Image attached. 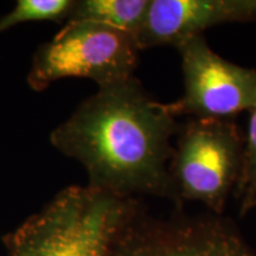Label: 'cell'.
I'll return each mask as SVG.
<instances>
[{
  "label": "cell",
  "instance_id": "6",
  "mask_svg": "<svg viewBox=\"0 0 256 256\" xmlns=\"http://www.w3.org/2000/svg\"><path fill=\"white\" fill-rule=\"evenodd\" d=\"M108 256H256L232 226L216 218L145 220L140 211Z\"/></svg>",
  "mask_w": 256,
  "mask_h": 256
},
{
  "label": "cell",
  "instance_id": "10",
  "mask_svg": "<svg viewBox=\"0 0 256 256\" xmlns=\"http://www.w3.org/2000/svg\"><path fill=\"white\" fill-rule=\"evenodd\" d=\"M248 132L244 140L243 168L234 194L240 200L241 215L256 209V106L249 112Z\"/></svg>",
  "mask_w": 256,
  "mask_h": 256
},
{
  "label": "cell",
  "instance_id": "4",
  "mask_svg": "<svg viewBox=\"0 0 256 256\" xmlns=\"http://www.w3.org/2000/svg\"><path fill=\"white\" fill-rule=\"evenodd\" d=\"M139 52L132 34L87 22H66L34 52L28 84L43 92L62 78H81L107 87L133 78Z\"/></svg>",
  "mask_w": 256,
  "mask_h": 256
},
{
  "label": "cell",
  "instance_id": "1",
  "mask_svg": "<svg viewBox=\"0 0 256 256\" xmlns=\"http://www.w3.org/2000/svg\"><path fill=\"white\" fill-rule=\"evenodd\" d=\"M179 128L166 104L133 76L98 88L51 132L50 142L84 168L88 186L126 198L174 200L170 162Z\"/></svg>",
  "mask_w": 256,
  "mask_h": 256
},
{
  "label": "cell",
  "instance_id": "9",
  "mask_svg": "<svg viewBox=\"0 0 256 256\" xmlns=\"http://www.w3.org/2000/svg\"><path fill=\"white\" fill-rule=\"evenodd\" d=\"M74 4V0H19L0 18V32L28 22H66Z\"/></svg>",
  "mask_w": 256,
  "mask_h": 256
},
{
  "label": "cell",
  "instance_id": "7",
  "mask_svg": "<svg viewBox=\"0 0 256 256\" xmlns=\"http://www.w3.org/2000/svg\"><path fill=\"white\" fill-rule=\"evenodd\" d=\"M256 20V0H150L136 34L140 51L177 46L208 28Z\"/></svg>",
  "mask_w": 256,
  "mask_h": 256
},
{
  "label": "cell",
  "instance_id": "5",
  "mask_svg": "<svg viewBox=\"0 0 256 256\" xmlns=\"http://www.w3.org/2000/svg\"><path fill=\"white\" fill-rule=\"evenodd\" d=\"M176 48L180 56L184 92L178 100L166 104L176 119H229L255 107V69L224 60L211 49L203 34Z\"/></svg>",
  "mask_w": 256,
  "mask_h": 256
},
{
  "label": "cell",
  "instance_id": "3",
  "mask_svg": "<svg viewBox=\"0 0 256 256\" xmlns=\"http://www.w3.org/2000/svg\"><path fill=\"white\" fill-rule=\"evenodd\" d=\"M170 176L176 202H200L222 214L243 168L244 140L228 119H191L179 128Z\"/></svg>",
  "mask_w": 256,
  "mask_h": 256
},
{
  "label": "cell",
  "instance_id": "2",
  "mask_svg": "<svg viewBox=\"0 0 256 256\" xmlns=\"http://www.w3.org/2000/svg\"><path fill=\"white\" fill-rule=\"evenodd\" d=\"M139 212L136 198L72 185L2 236L8 256H108Z\"/></svg>",
  "mask_w": 256,
  "mask_h": 256
},
{
  "label": "cell",
  "instance_id": "8",
  "mask_svg": "<svg viewBox=\"0 0 256 256\" xmlns=\"http://www.w3.org/2000/svg\"><path fill=\"white\" fill-rule=\"evenodd\" d=\"M148 4L150 0H80L75 2L66 22L94 23L136 38Z\"/></svg>",
  "mask_w": 256,
  "mask_h": 256
}]
</instances>
